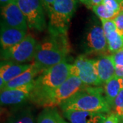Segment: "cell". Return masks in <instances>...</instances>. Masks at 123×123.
I'll list each match as a JSON object with an SVG mask.
<instances>
[{
  "mask_svg": "<svg viewBox=\"0 0 123 123\" xmlns=\"http://www.w3.org/2000/svg\"><path fill=\"white\" fill-rule=\"evenodd\" d=\"M56 116H57V120H58V123H70L69 122H67V121H66L60 115V114L58 113V111H56Z\"/></svg>",
  "mask_w": 123,
  "mask_h": 123,
  "instance_id": "31",
  "label": "cell"
},
{
  "mask_svg": "<svg viewBox=\"0 0 123 123\" xmlns=\"http://www.w3.org/2000/svg\"><path fill=\"white\" fill-rule=\"evenodd\" d=\"M55 108H44L37 118V123H59Z\"/></svg>",
  "mask_w": 123,
  "mask_h": 123,
  "instance_id": "20",
  "label": "cell"
},
{
  "mask_svg": "<svg viewBox=\"0 0 123 123\" xmlns=\"http://www.w3.org/2000/svg\"><path fill=\"white\" fill-rule=\"evenodd\" d=\"M105 84V97L111 108H112L116 98L118 96L120 91L123 88L122 80L120 78L114 77Z\"/></svg>",
  "mask_w": 123,
  "mask_h": 123,
  "instance_id": "17",
  "label": "cell"
},
{
  "mask_svg": "<svg viewBox=\"0 0 123 123\" xmlns=\"http://www.w3.org/2000/svg\"><path fill=\"white\" fill-rule=\"evenodd\" d=\"M121 80H122V84H123V78H122Z\"/></svg>",
  "mask_w": 123,
  "mask_h": 123,
  "instance_id": "34",
  "label": "cell"
},
{
  "mask_svg": "<svg viewBox=\"0 0 123 123\" xmlns=\"http://www.w3.org/2000/svg\"><path fill=\"white\" fill-rule=\"evenodd\" d=\"M1 23L11 27L27 31L28 25L26 17L18 6L17 2H12L1 8Z\"/></svg>",
  "mask_w": 123,
  "mask_h": 123,
  "instance_id": "10",
  "label": "cell"
},
{
  "mask_svg": "<svg viewBox=\"0 0 123 123\" xmlns=\"http://www.w3.org/2000/svg\"><path fill=\"white\" fill-rule=\"evenodd\" d=\"M108 45V51L114 54L123 48V36L120 35L118 30L111 32L106 36Z\"/></svg>",
  "mask_w": 123,
  "mask_h": 123,
  "instance_id": "18",
  "label": "cell"
},
{
  "mask_svg": "<svg viewBox=\"0 0 123 123\" xmlns=\"http://www.w3.org/2000/svg\"><path fill=\"white\" fill-rule=\"evenodd\" d=\"M67 36H51L38 45L34 62L42 72L66 61L69 53Z\"/></svg>",
  "mask_w": 123,
  "mask_h": 123,
  "instance_id": "2",
  "label": "cell"
},
{
  "mask_svg": "<svg viewBox=\"0 0 123 123\" xmlns=\"http://www.w3.org/2000/svg\"><path fill=\"white\" fill-rule=\"evenodd\" d=\"M92 6L103 4V0H91Z\"/></svg>",
  "mask_w": 123,
  "mask_h": 123,
  "instance_id": "32",
  "label": "cell"
},
{
  "mask_svg": "<svg viewBox=\"0 0 123 123\" xmlns=\"http://www.w3.org/2000/svg\"><path fill=\"white\" fill-rule=\"evenodd\" d=\"M86 86L79 77L70 75L63 84L44 98L40 107L43 108H55L57 106L60 107L63 103Z\"/></svg>",
  "mask_w": 123,
  "mask_h": 123,
  "instance_id": "5",
  "label": "cell"
},
{
  "mask_svg": "<svg viewBox=\"0 0 123 123\" xmlns=\"http://www.w3.org/2000/svg\"><path fill=\"white\" fill-rule=\"evenodd\" d=\"M115 66L112 55H101L96 60L97 73L102 84L115 77Z\"/></svg>",
  "mask_w": 123,
  "mask_h": 123,
  "instance_id": "14",
  "label": "cell"
},
{
  "mask_svg": "<svg viewBox=\"0 0 123 123\" xmlns=\"http://www.w3.org/2000/svg\"><path fill=\"white\" fill-rule=\"evenodd\" d=\"M116 25L117 27V30L120 35L123 36V12L118 14V16L114 19Z\"/></svg>",
  "mask_w": 123,
  "mask_h": 123,
  "instance_id": "24",
  "label": "cell"
},
{
  "mask_svg": "<svg viewBox=\"0 0 123 123\" xmlns=\"http://www.w3.org/2000/svg\"><path fill=\"white\" fill-rule=\"evenodd\" d=\"M103 91L100 87L86 86L63 103L60 108L62 111L79 110L110 114L111 108Z\"/></svg>",
  "mask_w": 123,
  "mask_h": 123,
  "instance_id": "3",
  "label": "cell"
},
{
  "mask_svg": "<svg viewBox=\"0 0 123 123\" xmlns=\"http://www.w3.org/2000/svg\"><path fill=\"white\" fill-rule=\"evenodd\" d=\"M70 75L79 77L87 86H99L102 84L97 73L96 60L84 55L77 57L74 64L70 65Z\"/></svg>",
  "mask_w": 123,
  "mask_h": 123,
  "instance_id": "6",
  "label": "cell"
},
{
  "mask_svg": "<svg viewBox=\"0 0 123 123\" xmlns=\"http://www.w3.org/2000/svg\"><path fill=\"white\" fill-rule=\"evenodd\" d=\"M113 113L118 116L120 118H123V88L120 91L115 99L113 107L111 108Z\"/></svg>",
  "mask_w": 123,
  "mask_h": 123,
  "instance_id": "22",
  "label": "cell"
},
{
  "mask_svg": "<svg viewBox=\"0 0 123 123\" xmlns=\"http://www.w3.org/2000/svg\"><path fill=\"white\" fill-rule=\"evenodd\" d=\"M38 45L35 38L31 34H27L19 43L6 51H1V58L18 63L30 62L34 59Z\"/></svg>",
  "mask_w": 123,
  "mask_h": 123,
  "instance_id": "8",
  "label": "cell"
},
{
  "mask_svg": "<svg viewBox=\"0 0 123 123\" xmlns=\"http://www.w3.org/2000/svg\"><path fill=\"white\" fill-rule=\"evenodd\" d=\"M115 65L123 66V48L116 53L112 54Z\"/></svg>",
  "mask_w": 123,
  "mask_h": 123,
  "instance_id": "25",
  "label": "cell"
},
{
  "mask_svg": "<svg viewBox=\"0 0 123 123\" xmlns=\"http://www.w3.org/2000/svg\"><path fill=\"white\" fill-rule=\"evenodd\" d=\"M102 123H120V120L118 116L113 112H111L108 114L106 118L102 122Z\"/></svg>",
  "mask_w": 123,
  "mask_h": 123,
  "instance_id": "26",
  "label": "cell"
},
{
  "mask_svg": "<svg viewBox=\"0 0 123 123\" xmlns=\"http://www.w3.org/2000/svg\"><path fill=\"white\" fill-rule=\"evenodd\" d=\"M41 1L43 2V4L45 11L47 13L55 0H41Z\"/></svg>",
  "mask_w": 123,
  "mask_h": 123,
  "instance_id": "27",
  "label": "cell"
},
{
  "mask_svg": "<svg viewBox=\"0 0 123 123\" xmlns=\"http://www.w3.org/2000/svg\"><path fill=\"white\" fill-rule=\"evenodd\" d=\"M79 1H81V3H83L84 4H85L88 8H92V1L91 0H79Z\"/></svg>",
  "mask_w": 123,
  "mask_h": 123,
  "instance_id": "30",
  "label": "cell"
},
{
  "mask_svg": "<svg viewBox=\"0 0 123 123\" xmlns=\"http://www.w3.org/2000/svg\"><path fill=\"white\" fill-rule=\"evenodd\" d=\"M120 123H123V118H120Z\"/></svg>",
  "mask_w": 123,
  "mask_h": 123,
  "instance_id": "33",
  "label": "cell"
},
{
  "mask_svg": "<svg viewBox=\"0 0 123 123\" xmlns=\"http://www.w3.org/2000/svg\"><path fill=\"white\" fill-rule=\"evenodd\" d=\"M115 77L122 79L123 78V66L116 65L115 66Z\"/></svg>",
  "mask_w": 123,
  "mask_h": 123,
  "instance_id": "28",
  "label": "cell"
},
{
  "mask_svg": "<svg viewBox=\"0 0 123 123\" xmlns=\"http://www.w3.org/2000/svg\"><path fill=\"white\" fill-rule=\"evenodd\" d=\"M6 123H35V119L30 108H26L12 116Z\"/></svg>",
  "mask_w": 123,
  "mask_h": 123,
  "instance_id": "19",
  "label": "cell"
},
{
  "mask_svg": "<svg viewBox=\"0 0 123 123\" xmlns=\"http://www.w3.org/2000/svg\"><path fill=\"white\" fill-rule=\"evenodd\" d=\"M70 65L64 61L43 70L34 80V87L30 100L40 107L51 92L68 78Z\"/></svg>",
  "mask_w": 123,
  "mask_h": 123,
  "instance_id": "1",
  "label": "cell"
},
{
  "mask_svg": "<svg viewBox=\"0 0 123 123\" xmlns=\"http://www.w3.org/2000/svg\"><path fill=\"white\" fill-rule=\"evenodd\" d=\"M77 8V0H55L47 12L48 30L51 36H67L71 18Z\"/></svg>",
  "mask_w": 123,
  "mask_h": 123,
  "instance_id": "4",
  "label": "cell"
},
{
  "mask_svg": "<svg viewBox=\"0 0 123 123\" xmlns=\"http://www.w3.org/2000/svg\"><path fill=\"white\" fill-rule=\"evenodd\" d=\"M63 116L70 123H102L107 115L101 112L67 110L63 111Z\"/></svg>",
  "mask_w": 123,
  "mask_h": 123,
  "instance_id": "12",
  "label": "cell"
},
{
  "mask_svg": "<svg viewBox=\"0 0 123 123\" xmlns=\"http://www.w3.org/2000/svg\"><path fill=\"white\" fill-rule=\"evenodd\" d=\"M92 10L101 19L114 20L118 16V14L110 10L103 4L92 6Z\"/></svg>",
  "mask_w": 123,
  "mask_h": 123,
  "instance_id": "21",
  "label": "cell"
},
{
  "mask_svg": "<svg viewBox=\"0 0 123 123\" xmlns=\"http://www.w3.org/2000/svg\"><path fill=\"white\" fill-rule=\"evenodd\" d=\"M30 66V64H20L12 61L1 62L0 67V78L3 79L6 84L27 70Z\"/></svg>",
  "mask_w": 123,
  "mask_h": 123,
  "instance_id": "16",
  "label": "cell"
},
{
  "mask_svg": "<svg viewBox=\"0 0 123 123\" xmlns=\"http://www.w3.org/2000/svg\"><path fill=\"white\" fill-rule=\"evenodd\" d=\"M83 44L86 53L104 55L108 51V45L103 27L98 24L90 27L86 33Z\"/></svg>",
  "mask_w": 123,
  "mask_h": 123,
  "instance_id": "9",
  "label": "cell"
},
{
  "mask_svg": "<svg viewBox=\"0 0 123 123\" xmlns=\"http://www.w3.org/2000/svg\"><path fill=\"white\" fill-rule=\"evenodd\" d=\"M26 31L11 27L1 23L0 40L1 51H6L17 44L25 38Z\"/></svg>",
  "mask_w": 123,
  "mask_h": 123,
  "instance_id": "13",
  "label": "cell"
},
{
  "mask_svg": "<svg viewBox=\"0 0 123 123\" xmlns=\"http://www.w3.org/2000/svg\"><path fill=\"white\" fill-rule=\"evenodd\" d=\"M18 6L25 16L28 27L43 31L47 27L44 8L41 0H17Z\"/></svg>",
  "mask_w": 123,
  "mask_h": 123,
  "instance_id": "7",
  "label": "cell"
},
{
  "mask_svg": "<svg viewBox=\"0 0 123 123\" xmlns=\"http://www.w3.org/2000/svg\"><path fill=\"white\" fill-rule=\"evenodd\" d=\"M34 87V81L22 87L4 90L1 91L0 102L1 105H19L30 100Z\"/></svg>",
  "mask_w": 123,
  "mask_h": 123,
  "instance_id": "11",
  "label": "cell"
},
{
  "mask_svg": "<svg viewBox=\"0 0 123 123\" xmlns=\"http://www.w3.org/2000/svg\"><path fill=\"white\" fill-rule=\"evenodd\" d=\"M17 0H0V4H1V8L4 7L6 5L9 4L12 2H17Z\"/></svg>",
  "mask_w": 123,
  "mask_h": 123,
  "instance_id": "29",
  "label": "cell"
},
{
  "mask_svg": "<svg viewBox=\"0 0 123 123\" xmlns=\"http://www.w3.org/2000/svg\"><path fill=\"white\" fill-rule=\"evenodd\" d=\"M41 73L42 71L38 68L35 63L32 62L27 70L6 84L3 90L19 88L30 84L35 80L36 77L38 76Z\"/></svg>",
  "mask_w": 123,
  "mask_h": 123,
  "instance_id": "15",
  "label": "cell"
},
{
  "mask_svg": "<svg viewBox=\"0 0 123 123\" xmlns=\"http://www.w3.org/2000/svg\"><path fill=\"white\" fill-rule=\"evenodd\" d=\"M102 23V27L105 32V36L114 31L117 30L114 21L112 19H101Z\"/></svg>",
  "mask_w": 123,
  "mask_h": 123,
  "instance_id": "23",
  "label": "cell"
}]
</instances>
